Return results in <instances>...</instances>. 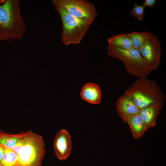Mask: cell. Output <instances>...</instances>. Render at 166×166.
<instances>
[{"instance_id": "cell-1", "label": "cell", "mask_w": 166, "mask_h": 166, "mask_svg": "<svg viewBox=\"0 0 166 166\" xmlns=\"http://www.w3.org/2000/svg\"><path fill=\"white\" fill-rule=\"evenodd\" d=\"M124 94L140 109L154 104L163 105L165 99V93L156 81H151L146 77H138Z\"/></svg>"}, {"instance_id": "cell-2", "label": "cell", "mask_w": 166, "mask_h": 166, "mask_svg": "<svg viewBox=\"0 0 166 166\" xmlns=\"http://www.w3.org/2000/svg\"><path fill=\"white\" fill-rule=\"evenodd\" d=\"M26 31L20 13V1L5 0L0 5V31L12 40H21Z\"/></svg>"}, {"instance_id": "cell-3", "label": "cell", "mask_w": 166, "mask_h": 166, "mask_svg": "<svg viewBox=\"0 0 166 166\" xmlns=\"http://www.w3.org/2000/svg\"><path fill=\"white\" fill-rule=\"evenodd\" d=\"M53 5L61 19L63 27L61 39L63 43L66 46L79 44L94 20L75 18L62 6Z\"/></svg>"}, {"instance_id": "cell-4", "label": "cell", "mask_w": 166, "mask_h": 166, "mask_svg": "<svg viewBox=\"0 0 166 166\" xmlns=\"http://www.w3.org/2000/svg\"><path fill=\"white\" fill-rule=\"evenodd\" d=\"M45 153L42 137L29 130L18 156V166H42Z\"/></svg>"}, {"instance_id": "cell-5", "label": "cell", "mask_w": 166, "mask_h": 166, "mask_svg": "<svg viewBox=\"0 0 166 166\" xmlns=\"http://www.w3.org/2000/svg\"><path fill=\"white\" fill-rule=\"evenodd\" d=\"M107 54L121 60L130 75L138 77H146L151 72L146 66L139 49L133 48L124 49L108 46Z\"/></svg>"}, {"instance_id": "cell-6", "label": "cell", "mask_w": 166, "mask_h": 166, "mask_svg": "<svg viewBox=\"0 0 166 166\" xmlns=\"http://www.w3.org/2000/svg\"><path fill=\"white\" fill-rule=\"evenodd\" d=\"M52 3L62 6L70 15L77 18L94 20L98 16L94 5L87 0H52Z\"/></svg>"}, {"instance_id": "cell-7", "label": "cell", "mask_w": 166, "mask_h": 166, "mask_svg": "<svg viewBox=\"0 0 166 166\" xmlns=\"http://www.w3.org/2000/svg\"><path fill=\"white\" fill-rule=\"evenodd\" d=\"M146 66L151 71L157 69L160 61V43L157 37L150 33L149 37L139 49Z\"/></svg>"}, {"instance_id": "cell-8", "label": "cell", "mask_w": 166, "mask_h": 166, "mask_svg": "<svg viewBox=\"0 0 166 166\" xmlns=\"http://www.w3.org/2000/svg\"><path fill=\"white\" fill-rule=\"evenodd\" d=\"M71 136L65 129L59 131L55 136L53 148L57 158L60 160L66 159L70 155L72 150Z\"/></svg>"}, {"instance_id": "cell-9", "label": "cell", "mask_w": 166, "mask_h": 166, "mask_svg": "<svg viewBox=\"0 0 166 166\" xmlns=\"http://www.w3.org/2000/svg\"><path fill=\"white\" fill-rule=\"evenodd\" d=\"M116 108L121 119L139 114L140 110L129 97L124 94L117 99Z\"/></svg>"}, {"instance_id": "cell-10", "label": "cell", "mask_w": 166, "mask_h": 166, "mask_svg": "<svg viewBox=\"0 0 166 166\" xmlns=\"http://www.w3.org/2000/svg\"><path fill=\"white\" fill-rule=\"evenodd\" d=\"M81 98L92 104H98L101 101V93L99 86L93 82L85 83L80 93Z\"/></svg>"}, {"instance_id": "cell-11", "label": "cell", "mask_w": 166, "mask_h": 166, "mask_svg": "<svg viewBox=\"0 0 166 166\" xmlns=\"http://www.w3.org/2000/svg\"><path fill=\"white\" fill-rule=\"evenodd\" d=\"M122 119L129 124L133 136L135 139L140 138L148 128L139 113Z\"/></svg>"}, {"instance_id": "cell-12", "label": "cell", "mask_w": 166, "mask_h": 166, "mask_svg": "<svg viewBox=\"0 0 166 166\" xmlns=\"http://www.w3.org/2000/svg\"><path fill=\"white\" fill-rule=\"evenodd\" d=\"M163 105L154 104L140 109L139 114L148 128L156 125L157 118Z\"/></svg>"}, {"instance_id": "cell-13", "label": "cell", "mask_w": 166, "mask_h": 166, "mask_svg": "<svg viewBox=\"0 0 166 166\" xmlns=\"http://www.w3.org/2000/svg\"><path fill=\"white\" fill-rule=\"evenodd\" d=\"M27 132V131L12 134L0 130V145L4 148L11 149Z\"/></svg>"}, {"instance_id": "cell-14", "label": "cell", "mask_w": 166, "mask_h": 166, "mask_svg": "<svg viewBox=\"0 0 166 166\" xmlns=\"http://www.w3.org/2000/svg\"><path fill=\"white\" fill-rule=\"evenodd\" d=\"M108 46L124 49H129L134 48L126 34H120L108 39Z\"/></svg>"}, {"instance_id": "cell-15", "label": "cell", "mask_w": 166, "mask_h": 166, "mask_svg": "<svg viewBox=\"0 0 166 166\" xmlns=\"http://www.w3.org/2000/svg\"><path fill=\"white\" fill-rule=\"evenodd\" d=\"M150 32L144 31L141 32L133 31L126 34L134 48L139 49L149 37Z\"/></svg>"}, {"instance_id": "cell-16", "label": "cell", "mask_w": 166, "mask_h": 166, "mask_svg": "<svg viewBox=\"0 0 166 166\" xmlns=\"http://www.w3.org/2000/svg\"><path fill=\"white\" fill-rule=\"evenodd\" d=\"M0 166H18V156L11 149L4 148Z\"/></svg>"}, {"instance_id": "cell-17", "label": "cell", "mask_w": 166, "mask_h": 166, "mask_svg": "<svg viewBox=\"0 0 166 166\" xmlns=\"http://www.w3.org/2000/svg\"><path fill=\"white\" fill-rule=\"evenodd\" d=\"M133 16L139 21H142L146 16L144 12V8L142 6L135 3L131 12Z\"/></svg>"}, {"instance_id": "cell-18", "label": "cell", "mask_w": 166, "mask_h": 166, "mask_svg": "<svg viewBox=\"0 0 166 166\" xmlns=\"http://www.w3.org/2000/svg\"><path fill=\"white\" fill-rule=\"evenodd\" d=\"M156 2V0H144L142 6L144 8L148 7L151 9L154 7Z\"/></svg>"}, {"instance_id": "cell-19", "label": "cell", "mask_w": 166, "mask_h": 166, "mask_svg": "<svg viewBox=\"0 0 166 166\" xmlns=\"http://www.w3.org/2000/svg\"><path fill=\"white\" fill-rule=\"evenodd\" d=\"M5 41L11 42L12 40L10 38L6 35L0 31V41Z\"/></svg>"}, {"instance_id": "cell-20", "label": "cell", "mask_w": 166, "mask_h": 166, "mask_svg": "<svg viewBox=\"0 0 166 166\" xmlns=\"http://www.w3.org/2000/svg\"><path fill=\"white\" fill-rule=\"evenodd\" d=\"M4 152V148L0 145V166Z\"/></svg>"}]
</instances>
